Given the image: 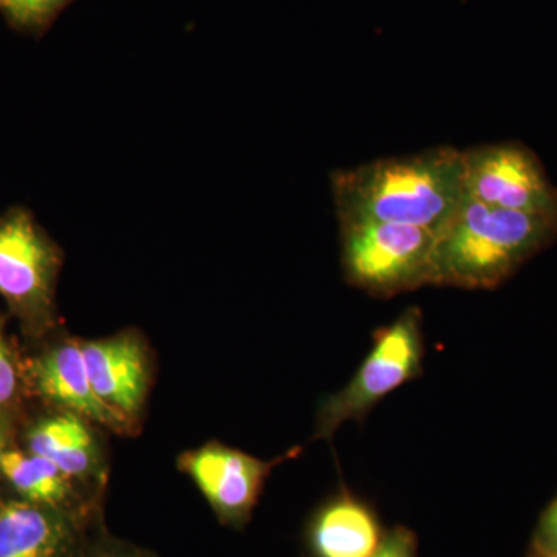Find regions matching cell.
<instances>
[{"label":"cell","mask_w":557,"mask_h":557,"mask_svg":"<svg viewBox=\"0 0 557 557\" xmlns=\"http://www.w3.org/2000/svg\"><path fill=\"white\" fill-rule=\"evenodd\" d=\"M373 509L348 491L330 498L307 528L311 557H370L384 537Z\"/></svg>","instance_id":"13"},{"label":"cell","mask_w":557,"mask_h":557,"mask_svg":"<svg viewBox=\"0 0 557 557\" xmlns=\"http://www.w3.org/2000/svg\"><path fill=\"white\" fill-rule=\"evenodd\" d=\"M370 557H417V539L408 528H394Z\"/></svg>","instance_id":"18"},{"label":"cell","mask_w":557,"mask_h":557,"mask_svg":"<svg viewBox=\"0 0 557 557\" xmlns=\"http://www.w3.org/2000/svg\"><path fill=\"white\" fill-rule=\"evenodd\" d=\"M11 437H13V421L9 409H0V474H2V460L7 450H10Z\"/></svg>","instance_id":"19"},{"label":"cell","mask_w":557,"mask_h":557,"mask_svg":"<svg viewBox=\"0 0 557 557\" xmlns=\"http://www.w3.org/2000/svg\"><path fill=\"white\" fill-rule=\"evenodd\" d=\"M70 0H0V11L11 24L36 30L47 24Z\"/></svg>","instance_id":"14"},{"label":"cell","mask_w":557,"mask_h":557,"mask_svg":"<svg viewBox=\"0 0 557 557\" xmlns=\"http://www.w3.org/2000/svg\"><path fill=\"white\" fill-rule=\"evenodd\" d=\"M60 248L30 212L14 208L0 215V296L32 335L54 324V289Z\"/></svg>","instance_id":"5"},{"label":"cell","mask_w":557,"mask_h":557,"mask_svg":"<svg viewBox=\"0 0 557 557\" xmlns=\"http://www.w3.org/2000/svg\"><path fill=\"white\" fill-rule=\"evenodd\" d=\"M95 426L86 418L58 409L28 429V453L47 458L79 485L102 496L108 468Z\"/></svg>","instance_id":"11"},{"label":"cell","mask_w":557,"mask_h":557,"mask_svg":"<svg viewBox=\"0 0 557 557\" xmlns=\"http://www.w3.org/2000/svg\"><path fill=\"white\" fill-rule=\"evenodd\" d=\"M28 379L40 397L115 434H134L135 426L110 409L91 386L81 339L65 338L33 358Z\"/></svg>","instance_id":"9"},{"label":"cell","mask_w":557,"mask_h":557,"mask_svg":"<svg viewBox=\"0 0 557 557\" xmlns=\"http://www.w3.org/2000/svg\"><path fill=\"white\" fill-rule=\"evenodd\" d=\"M423 313L409 307L373 333V346L354 379L322 399L313 440H332L347 421H364L388 394L423 373Z\"/></svg>","instance_id":"3"},{"label":"cell","mask_w":557,"mask_h":557,"mask_svg":"<svg viewBox=\"0 0 557 557\" xmlns=\"http://www.w3.org/2000/svg\"><path fill=\"white\" fill-rule=\"evenodd\" d=\"M299 453L300 448H295L273 460H262L211 442L182 454L178 469L193 480L222 525L240 530L251 520L273 469Z\"/></svg>","instance_id":"7"},{"label":"cell","mask_w":557,"mask_h":557,"mask_svg":"<svg viewBox=\"0 0 557 557\" xmlns=\"http://www.w3.org/2000/svg\"><path fill=\"white\" fill-rule=\"evenodd\" d=\"M20 392V368L0 322V409H9Z\"/></svg>","instance_id":"16"},{"label":"cell","mask_w":557,"mask_h":557,"mask_svg":"<svg viewBox=\"0 0 557 557\" xmlns=\"http://www.w3.org/2000/svg\"><path fill=\"white\" fill-rule=\"evenodd\" d=\"M530 557H542V556H539L537 553H533V556H530Z\"/></svg>","instance_id":"20"},{"label":"cell","mask_w":557,"mask_h":557,"mask_svg":"<svg viewBox=\"0 0 557 557\" xmlns=\"http://www.w3.org/2000/svg\"><path fill=\"white\" fill-rule=\"evenodd\" d=\"M463 153L438 146L332 175L339 223L380 222L440 233L465 197Z\"/></svg>","instance_id":"1"},{"label":"cell","mask_w":557,"mask_h":557,"mask_svg":"<svg viewBox=\"0 0 557 557\" xmlns=\"http://www.w3.org/2000/svg\"><path fill=\"white\" fill-rule=\"evenodd\" d=\"M79 557H159L149 549L110 536L104 525L91 531Z\"/></svg>","instance_id":"15"},{"label":"cell","mask_w":557,"mask_h":557,"mask_svg":"<svg viewBox=\"0 0 557 557\" xmlns=\"http://www.w3.org/2000/svg\"><path fill=\"white\" fill-rule=\"evenodd\" d=\"M465 194L487 207L557 218V188L533 150L497 143L461 150Z\"/></svg>","instance_id":"6"},{"label":"cell","mask_w":557,"mask_h":557,"mask_svg":"<svg viewBox=\"0 0 557 557\" xmlns=\"http://www.w3.org/2000/svg\"><path fill=\"white\" fill-rule=\"evenodd\" d=\"M101 523L83 522L22 498L0 502V557H79Z\"/></svg>","instance_id":"10"},{"label":"cell","mask_w":557,"mask_h":557,"mask_svg":"<svg viewBox=\"0 0 557 557\" xmlns=\"http://www.w3.org/2000/svg\"><path fill=\"white\" fill-rule=\"evenodd\" d=\"M557 239V218L487 207L465 194L440 230L431 285L494 289Z\"/></svg>","instance_id":"2"},{"label":"cell","mask_w":557,"mask_h":557,"mask_svg":"<svg viewBox=\"0 0 557 557\" xmlns=\"http://www.w3.org/2000/svg\"><path fill=\"white\" fill-rule=\"evenodd\" d=\"M348 284L379 298L431 285L437 233L395 223H339Z\"/></svg>","instance_id":"4"},{"label":"cell","mask_w":557,"mask_h":557,"mask_svg":"<svg viewBox=\"0 0 557 557\" xmlns=\"http://www.w3.org/2000/svg\"><path fill=\"white\" fill-rule=\"evenodd\" d=\"M2 475L22 500L67 512L83 522H102L101 496L79 485L47 458L7 450Z\"/></svg>","instance_id":"12"},{"label":"cell","mask_w":557,"mask_h":557,"mask_svg":"<svg viewBox=\"0 0 557 557\" xmlns=\"http://www.w3.org/2000/svg\"><path fill=\"white\" fill-rule=\"evenodd\" d=\"M81 347L98 397L137 426L152 384L146 339L135 330H126L109 338L81 339Z\"/></svg>","instance_id":"8"},{"label":"cell","mask_w":557,"mask_h":557,"mask_svg":"<svg viewBox=\"0 0 557 557\" xmlns=\"http://www.w3.org/2000/svg\"><path fill=\"white\" fill-rule=\"evenodd\" d=\"M534 553L542 557H557V497L545 509L533 541Z\"/></svg>","instance_id":"17"}]
</instances>
